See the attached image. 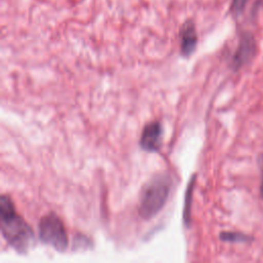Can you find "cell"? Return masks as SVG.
Masks as SVG:
<instances>
[{
	"instance_id": "obj_1",
	"label": "cell",
	"mask_w": 263,
	"mask_h": 263,
	"mask_svg": "<svg viewBox=\"0 0 263 263\" xmlns=\"http://www.w3.org/2000/svg\"><path fill=\"white\" fill-rule=\"evenodd\" d=\"M0 227L6 241L18 253H26L35 242V235L27 222L15 212L10 198L0 199Z\"/></svg>"
},
{
	"instance_id": "obj_2",
	"label": "cell",
	"mask_w": 263,
	"mask_h": 263,
	"mask_svg": "<svg viewBox=\"0 0 263 263\" xmlns=\"http://www.w3.org/2000/svg\"><path fill=\"white\" fill-rule=\"evenodd\" d=\"M172 186V179L166 174L154 176L142 190L139 214L145 219L154 217L165 204Z\"/></svg>"
},
{
	"instance_id": "obj_3",
	"label": "cell",
	"mask_w": 263,
	"mask_h": 263,
	"mask_svg": "<svg viewBox=\"0 0 263 263\" xmlns=\"http://www.w3.org/2000/svg\"><path fill=\"white\" fill-rule=\"evenodd\" d=\"M40 239L52 247L54 250L63 252L68 247V235L62 220L53 213L42 217L38 224Z\"/></svg>"
},
{
	"instance_id": "obj_4",
	"label": "cell",
	"mask_w": 263,
	"mask_h": 263,
	"mask_svg": "<svg viewBox=\"0 0 263 263\" xmlns=\"http://www.w3.org/2000/svg\"><path fill=\"white\" fill-rule=\"evenodd\" d=\"M257 51V45L255 38L250 33H245L240 37L238 47L233 57V67L234 69L241 68L246 64L250 63L255 57Z\"/></svg>"
},
{
	"instance_id": "obj_5",
	"label": "cell",
	"mask_w": 263,
	"mask_h": 263,
	"mask_svg": "<svg viewBox=\"0 0 263 263\" xmlns=\"http://www.w3.org/2000/svg\"><path fill=\"white\" fill-rule=\"evenodd\" d=\"M161 125L159 122L154 121L148 123L142 133L140 145L141 147L149 152L156 151L159 147L160 138H161Z\"/></svg>"
},
{
	"instance_id": "obj_6",
	"label": "cell",
	"mask_w": 263,
	"mask_h": 263,
	"mask_svg": "<svg viewBox=\"0 0 263 263\" xmlns=\"http://www.w3.org/2000/svg\"><path fill=\"white\" fill-rule=\"evenodd\" d=\"M197 42V36L195 32L194 25L191 22H187L181 29V52L183 55H190L195 47Z\"/></svg>"
},
{
	"instance_id": "obj_7",
	"label": "cell",
	"mask_w": 263,
	"mask_h": 263,
	"mask_svg": "<svg viewBox=\"0 0 263 263\" xmlns=\"http://www.w3.org/2000/svg\"><path fill=\"white\" fill-rule=\"evenodd\" d=\"M220 238L229 242H248L252 240L251 236L240 232H222L220 233Z\"/></svg>"
},
{
	"instance_id": "obj_8",
	"label": "cell",
	"mask_w": 263,
	"mask_h": 263,
	"mask_svg": "<svg viewBox=\"0 0 263 263\" xmlns=\"http://www.w3.org/2000/svg\"><path fill=\"white\" fill-rule=\"evenodd\" d=\"M193 184L194 181L193 179L190 182V185L188 186V190L186 193V198H185V209H184V221L187 224L190 221V204H191V200H192V188H193Z\"/></svg>"
},
{
	"instance_id": "obj_9",
	"label": "cell",
	"mask_w": 263,
	"mask_h": 263,
	"mask_svg": "<svg viewBox=\"0 0 263 263\" xmlns=\"http://www.w3.org/2000/svg\"><path fill=\"white\" fill-rule=\"evenodd\" d=\"M248 1L249 0H232V8L234 12L237 14L240 13L245 9Z\"/></svg>"
},
{
	"instance_id": "obj_10",
	"label": "cell",
	"mask_w": 263,
	"mask_h": 263,
	"mask_svg": "<svg viewBox=\"0 0 263 263\" xmlns=\"http://www.w3.org/2000/svg\"><path fill=\"white\" fill-rule=\"evenodd\" d=\"M258 162L260 164L261 167V172H262V176H261V185H260V196L263 199V155H261L258 158Z\"/></svg>"
}]
</instances>
